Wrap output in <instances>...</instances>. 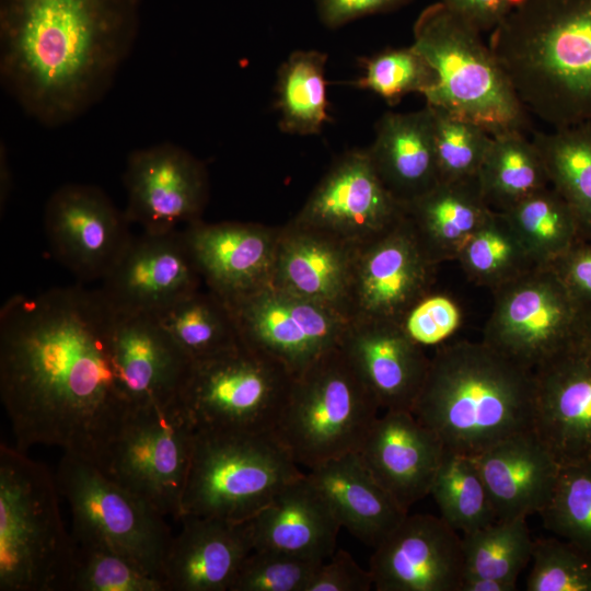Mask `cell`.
<instances>
[{"label":"cell","instance_id":"6da1fadb","mask_svg":"<svg viewBox=\"0 0 591 591\" xmlns=\"http://www.w3.org/2000/svg\"><path fill=\"white\" fill-rule=\"evenodd\" d=\"M115 312L100 289L13 296L0 311V397L15 447H58L96 465L130 404L111 350Z\"/></svg>","mask_w":591,"mask_h":591},{"label":"cell","instance_id":"7a4b0ae2","mask_svg":"<svg viewBox=\"0 0 591 591\" xmlns=\"http://www.w3.org/2000/svg\"><path fill=\"white\" fill-rule=\"evenodd\" d=\"M139 9V0H0L2 85L44 126L74 120L111 89Z\"/></svg>","mask_w":591,"mask_h":591},{"label":"cell","instance_id":"3957f363","mask_svg":"<svg viewBox=\"0 0 591 591\" xmlns=\"http://www.w3.org/2000/svg\"><path fill=\"white\" fill-rule=\"evenodd\" d=\"M534 372L483 340L441 345L413 407L447 451L475 456L533 429Z\"/></svg>","mask_w":591,"mask_h":591},{"label":"cell","instance_id":"277c9868","mask_svg":"<svg viewBox=\"0 0 591 591\" xmlns=\"http://www.w3.org/2000/svg\"><path fill=\"white\" fill-rule=\"evenodd\" d=\"M489 47L529 114L554 128L591 121V0H524Z\"/></svg>","mask_w":591,"mask_h":591},{"label":"cell","instance_id":"5b68a950","mask_svg":"<svg viewBox=\"0 0 591 591\" xmlns=\"http://www.w3.org/2000/svg\"><path fill=\"white\" fill-rule=\"evenodd\" d=\"M0 445V590L69 591L76 542L49 468Z\"/></svg>","mask_w":591,"mask_h":591},{"label":"cell","instance_id":"8992f818","mask_svg":"<svg viewBox=\"0 0 591 591\" xmlns=\"http://www.w3.org/2000/svg\"><path fill=\"white\" fill-rule=\"evenodd\" d=\"M480 33L440 2L420 12L412 46L436 74L424 95L426 104L474 121L493 136L525 131L529 113Z\"/></svg>","mask_w":591,"mask_h":591},{"label":"cell","instance_id":"52a82bcc","mask_svg":"<svg viewBox=\"0 0 591 591\" xmlns=\"http://www.w3.org/2000/svg\"><path fill=\"white\" fill-rule=\"evenodd\" d=\"M380 406L339 346L294 374L274 433L312 468L358 452Z\"/></svg>","mask_w":591,"mask_h":591},{"label":"cell","instance_id":"ba28073f","mask_svg":"<svg viewBox=\"0 0 591 591\" xmlns=\"http://www.w3.org/2000/svg\"><path fill=\"white\" fill-rule=\"evenodd\" d=\"M302 474L274 432L196 431L181 517L247 521Z\"/></svg>","mask_w":591,"mask_h":591},{"label":"cell","instance_id":"9c48e42d","mask_svg":"<svg viewBox=\"0 0 591 591\" xmlns=\"http://www.w3.org/2000/svg\"><path fill=\"white\" fill-rule=\"evenodd\" d=\"M195 436L178 399L130 406L94 466L164 517L178 520Z\"/></svg>","mask_w":591,"mask_h":591},{"label":"cell","instance_id":"30bf717a","mask_svg":"<svg viewBox=\"0 0 591 591\" xmlns=\"http://www.w3.org/2000/svg\"><path fill=\"white\" fill-rule=\"evenodd\" d=\"M55 478L70 507L76 543L112 548L163 580L173 534L162 513L93 464L68 453L62 454Z\"/></svg>","mask_w":591,"mask_h":591},{"label":"cell","instance_id":"8fae6325","mask_svg":"<svg viewBox=\"0 0 591 591\" xmlns=\"http://www.w3.org/2000/svg\"><path fill=\"white\" fill-rule=\"evenodd\" d=\"M292 376L241 344L193 361L178 401L196 431L274 432Z\"/></svg>","mask_w":591,"mask_h":591},{"label":"cell","instance_id":"7c38bea8","mask_svg":"<svg viewBox=\"0 0 591 591\" xmlns=\"http://www.w3.org/2000/svg\"><path fill=\"white\" fill-rule=\"evenodd\" d=\"M583 310L549 267L494 291L483 341L533 372L580 345Z\"/></svg>","mask_w":591,"mask_h":591},{"label":"cell","instance_id":"4fadbf2b","mask_svg":"<svg viewBox=\"0 0 591 591\" xmlns=\"http://www.w3.org/2000/svg\"><path fill=\"white\" fill-rule=\"evenodd\" d=\"M224 300L241 344L279 362L292 375L337 348L349 321L335 308L271 283Z\"/></svg>","mask_w":591,"mask_h":591},{"label":"cell","instance_id":"5bb4252c","mask_svg":"<svg viewBox=\"0 0 591 591\" xmlns=\"http://www.w3.org/2000/svg\"><path fill=\"white\" fill-rule=\"evenodd\" d=\"M404 217V207L381 182L367 149H354L331 165L290 221L359 246Z\"/></svg>","mask_w":591,"mask_h":591},{"label":"cell","instance_id":"9a60e30c","mask_svg":"<svg viewBox=\"0 0 591 591\" xmlns=\"http://www.w3.org/2000/svg\"><path fill=\"white\" fill-rule=\"evenodd\" d=\"M129 223L125 211L94 185L65 184L45 206L51 253L82 281L104 279L132 239Z\"/></svg>","mask_w":591,"mask_h":591},{"label":"cell","instance_id":"2e32d148","mask_svg":"<svg viewBox=\"0 0 591 591\" xmlns=\"http://www.w3.org/2000/svg\"><path fill=\"white\" fill-rule=\"evenodd\" d=\"M436 265L406 216L393 229L356 247L346 315L401 321L431 291Z\"/></svg>","mask_w":591,"mask_h":591},{"label":"cell","instance_id":"e0dca14e","mask_svg":"<svg viewBox=\"0 0 591 591\" xmlns=\"http://www.w3.org/2000/svg\"><path fill=\"white\" fill-rule=\"evenodd\" d=\"M124 184L125 213L147 232L172 231L199 220L209 198L205 164L172 142L131 151Z\"/></svg>","mask_w":591,"mask_h":591},{"label":"cell","instance_id":"ac0fdd59","mask_svg":"<svg viewBox=\"0 0 591 591\" xmlns=\"http://www.w3.org/2000/svg\"><path fill=\"white\" fill-rule=\"evenodd\" d=\"M369 569L376 591H460L462 536L441 517L407 514L374 547Z\"/></svg>","mask_w":591,"mask_h":591},{"label":"cell","instance_id":"d6986e66","mask_svg":"<svg viewBox=\"0 0 591 591\" xmlns=\"http://www.w3.org/2000/svg\"><path fill=\"white\" fill-rule=\"evenodd\" d=\"M201 280L182 231H143L100 290L115 313H157L200 289Z\"/></svg>","mask_w":591,"mask_h":591},{"label":"cell","instance_id":"ffe728a7","mask_svg":"<svg viewBox=\"0 0 591 591\" xmlns=\"http://www.w3.org/2000/svg\"><path fill=\"white\" fill-rule=\"evenodd\" d=\"M339 348L384 410H413L430 358L399 321L352 318Z\"/></svg>","mask_w":591,"mask_h":591},{"label":"cell","instance_id":"44dd1931","mask_svg":"<svg viewBox=\"0 0 591 591\" xmlns=\"http://www.w3.org/2000/svg\"><path fill=\"white\" fill-rule=\"evenodd\" d=\"M279 228L199 219L182 232L208 289L227 299L271 283Z\"/></svg>","mask_w":591,"mask_h":591},{"label":"cell","instance_id":"7402d4cb","mask_svg":"<svg viewBox=\"0 0 591 591\" xmlns=\"http://www.w3.org/2000/svg\"><path fill=\"white\" fill-rule=\"evenodd\" d=\"M111 350L131 406L177 401L193 360L153 313H115Z\"/></svg>","mask_w":591,"mask_h":591},{"label":"cell","instance_id":"603a6c76","mask_svg":"<svg viewBox=\"0 0 591 591\" xmlns=\"http://www.w3.org/2000/svg\"><path fill=\"white\" fill-rule=\"evenodd\" d=\"M533 430L560 465L591 456V352L581 345L534 371Z\"/></svg>","mask_w":591,"mask_h":591},{"label":"cell","instance_id":"cb8c5ba5","mask_svg":"<svg viewBox=\"0 0 591 591\" xmlns=\"http://www.w3.org/2000/svg\"><path fill=\"white\" fill-rule=\"evenodd\" d=\"M445 449L409 410H385L372 424L358 454L397 503L410 506L430 495Z\"/></svg>","mask_w":591,"mask_h":591},{"label":"cell","instance_id":"d4e9b609","mask_svg":"<svg viewBox=\"0 0 591 591\" xmlns=\"http://www.w3.org/2000/svg\"><path fill=\"white\" fill-rule=\"evenodd\" d=\"M163 563L166 591H230L253 551L245 522L183 515Z\"/></svg>","mask_w":591,"mask_h":591},{"label":"cell","instance_id":"484cf974","mask_svg":"<svg viewBox=\"0 0 591 591\" xmlns=\"http://www.w3.org/2000/svg\"><path fill=\"white\" fill-rule=\"evenodd\" d=\"M253 549L325 560L336 551L341 525L306 473L286 484L244 521Z\"/></svg>","mask_w":591,"mask_h":591},{"label":"cell","instance_id":"4316f807","mask_svg":"<svg viewBox=\"0 0 591 591\" xmlns=\"http://www.w3.org/2000/svg\"><path fill=\"white\" fill-rule=\"evenodd\" d=\"M472 457L497 520L540 513L552 496L560 468L533 429L512 434Z\"/></svg>","mask_w":591,"mask_h":591},{"label":"cell","instance_id":"83f0119b","mask_svg":"<svg viewBox=\"0 0 591 591\" xmlns=\"http://www.w3.org/2000/svg\"><path fill=\"white\" fill-rule=\"evenodd\" d=\"M356 247L289 221L279 228L271 285L346 315Z\"/></svg>","mask_w":591,"mask_h":591},{"label":"cell","instance_id":"f1b7e54d","mask_svg":"<svg viewBox=\"0 0 591 591\" xmlns=\"http://www.w3.org/2000/svg\"><path fill=\"white\" fill-rule=\"evenodd\" d=\"M367 152L381 182L403 207L440 182L428 105L410 113H385Z\"/></svg>","mask_w":591,"mask_h":591},{"label":"cell","instance_id":"f546056e","mask_svg":"<svg viewBox=\"0 0 591 591\" xmlns=\"http://www.w3.org/2000/svg\"><path fill=\"white\" fill-rule=\"evenodd\" d=\"M306 475L341 528L370 547H376L408 514L372 476L358 452L317 464Z\"/></svg>","mask_w":591,"mask_h":591},{"label":"cell","instance_id":"4dcf8cb0","mask_svg":"<svg viewBox=\"0 0 591 591\" xmlns=\"http://www.w3.org/2000/svg\"><path fill=\"white\" fill-rule=\"evenodd\" d=\"M404 209L419 243L436 265L456 260L493 211L477 177L439 182Z\"/></svg>","mask_w":591,"mask_h":591},{"label":"cell","instance_id":"1f68e13d","mask_svg":"<svg viewBox=\"0 0 591 591\" xmlns=\"http://www.w3.org/2000/svg\"><path fill=\"white\" fill-rule=\"evenodd\" d=\"M477 179L487 205L499 212L549 186L538 149L521 130L493 136Z\"/></svg>","mask_w":591,"mask_h":591},{"label":"cell","instance_id":"d6a6232c","mask_svg":"<svg viewBox=\"0 0 591 591\" xmlns=\"http://www.w3.org/2000/svg\"><path fill=\"white\" fill-rule=\"evenodd\" d=\"M549 186L573 212L582 237H591V121L534 131Z\"/></svg>","mask_w":591,"mask_h":591},{"label":"cell","instance_id":"836d02e7","mask_svg":"<svg viewBox=\"0 0 591 591\" xmlns=\"http://www.w3.org/2000/svg\"><path fill=\"white\" fill-rule=\"evenodd\" d=\"M323 51L296 50L280 65L276 81L279 128L289 135L311 136L329 123Z\"/></svg>","mask_w":591,"mask_h":591},{"label":"cell","instance_id":"e575fe53","mask_svg":"<svg viewBox=\"0 0 591 591\" xmlns=\"http://www.w3.org/2000/svg\"><path fill=\"white\" fill-rule=\"evenodd\" d=\"M153 314L193 361L241 345L227 301L210 289H198Z\"/></svg>","mask_w":591,"mask_h":591},{"label":"cell","instance_id":"d590c367","mask_svg":"<svg viewBox=\"0 0 591 591\" xmlns=\"http://www.w3.org/2000/svg\"><path fill=\"white\" fill-rule=\"evenodd\" d=\"M456 260L470 281L493 292L537 268L505 213L494 210Z\"/></svg>","mask_w":591,"mask_h":591},{"label":"cell","instance_id":"8d00e7d4","mask_svg":"<svg viewBox=\"0 0 591 591\" xmlns=\"http://www.w3.org/2000/svg\"><path fill=\"white\" fill-rule=\"evenodd\" d=\"M502 213L537 267H548L582 237L573 212L552 186L535 192Z\"/></svg>","mask_w":591,"mask_h":591},{"label":"cell","instance_id":"74e56055","mask_svg":"<svg viewBox=\"0 0 591 591\" xmlns=\"http://www.w3.org/2000/svg\"><path fill=\"white\" fill-rule=\"evenodd\" d=\"M430 495L439 508L440 517L462 535L497 520L487 488L472 456L445 450Z\"/></svg>","mask_w":591,"mask_h":591},{"label":"cell","instance_id":"f35d334b","mask_svg":"<svg viewBox=\"0 0 591 591\" xmlns=\"http://www.w3.org/2000/svg\"><path fill=\"white\" fill-rule=\"evenodd\" d=\"M532 547L526 518L496 520L462 535L464 576L517 582L531 560Z\"/></svg>","mask_w":591,"mask_h":591},{"label":"cell","instance_id":"ab89813d","mask_svg":"<svg viewBox=\"0 0 591 591\" xmlns=\"http://www.w3.org/2000/svg\"><path fill=\"white\" fill-rule=\"evenodd\" d=\"M544 526L591 552V460L560 465L552 496L538 513Z\"/></svg>","mask_w":591,"mask_h":591},{"label":"cell","instance_id":"60d3db41","mask_svg":"<svg viewBox=\"0 0 591 591\" xmlns=\"http://www.w3.org/2000/svg\"><path fill=\"white\" fill-rule=\"evenodd\" d=\"M428 106L432 113L440 182L477 177L493 135L474 121L442 108Z\"/></svg>","mask_w":591,"mask_h":591},{"label":"cell","instance_id":"b9f144b4","mask_svg":"<svg viewBox=\"0 0 591 591\" xmlns=\"http://www.w3.org/2000/svg\"><path fill=\"white\" fill-rule=\"evenodd\" d=\"M69 591H166L164 581L125 555L76 543Z\"/></svg>","mask_w":591,"mask_h":591},{"label":"cell","instance_id":"7bdbcfd3","mask_svg":"<svg viewBox=\"0 0 591 591\" xmlns=\"http://www.w3.org/2000/svg\"><path fill=\"white\" fill-rule=\"evenodd\" d=\"M363 74L355 82L393 106L410 93L425 95L436 83V74L428 61L410 45L387 48L361 58Z\"/></svg>","mask_w":591,"mask_h":591},{"label":"cell","instance_id":"ee69618b","mask_svg":"<svg viewBox=\"0 0 591 591\" xmlns=\"http://www.w3.org/2000/svg\"><path fill=\"white\" fill-rule=\"evenodd\" d=\"M528 591H591V552L565 538L533 540Z\"/></svg>","mask_w":591,"mask_h":591},{"label":"cell","instance_id":"f6af8a7d","mask_svg":"<svg viewBox=\"0 0 591 591\" xmlns=\"http://www.w3.org/2000/svg\"><path fill=\"white\" fill-rule=\"evenodd\" d=\"M323 561L253 549L243 561L230 591H305Z\"/></svg>","mask_w":591,"mask_h":591},{"label":"cell","instance_id":"bcb514c9","mask_svg":"<svg viewBox=\"0 0 591 591\" xmlns=\"http://www.w3.org/2000/svg\"><path fill=\"white\" fill-rule=\"evenodd\" d=\"M399 323L421 347L439 345L457 331L462 311L450 296L430 291L405 313Z\"/></svg>","mask_w":591,"mask_h":591},{"label":"cell","instance_id":"7dc6e473","mask_svg":"<svg viewBox=\"0 0 591 591\" xmlns=\"http://www.w3.org/2000/svg\"><path fill=\"white\" fill-rule=\"evenodd\" d=\"M372 588L370 569L362 568L340 548L317 567L305 591H369Z\"/></svg>","mask_w":591,"mask_h":591},{"label":"cell","instance_id":"c3c4849f","mask_svg":"<svg viewBox=\"0 0 591 591\" xmlns=\"http://www.w3.org/2000/svg\"><path fill=\"white\" fill-rule=\"evenodd\" d=\"M583 311L591 309V237H580L548 266Z\"/></svg>","mask_w":591,"mask_h":591},{"label":"cell","instance_id":"681fc988","mask_svg":"<svg viewBox=\"0 0 591 591\" xmlns=\"http://www.w3.org/2000/svg\"><path fill=\"white\" fill-rule=\"evenodd\" d=\"M412 0H315L318 19L328 28L396 10Z\"/></svg>","mask_w":591,"mask_h":591},{"label":"cell","instance_id":"f907efd6","mask_svg":"<svg viewBox=\"0 0 591 591\" xmlns=\"http://www.w3.org/2000/svg\"><path fill=\"white\" fill-rule=\"evenodd\" d=\"M524 0H437L479 32L494 30Z\"/></svg>","mask_w":591,"mask_h":591},{"label":"cell","instance_id":"816d5d0a","mask_svg":"<svg viewBox=\"0 0 591 591\" xmlns=\"http://www.w3.org/2000/svg\"><path fill=\"white\" fill-rule=\"evenodd\" d=\"M517 582L465 575L460 591H514Z\"/></svg>","mask_w":591,"mask_h":591},{"label":"cell","instance_id":"f5cc1de1","mask_svg":"<svg viewBox=\"0 0 591 591\" xmlns=\"http://www.w3.org/2000/svg\"><path fill=\"white\" fill-rule=\"evenodd\" d=\"M12 188V173L8 160V152L5 146L1 143L0 147V208L1 216L7 207L10 193Z\"/></svg>","mask_w":591,"mask_h":591},{"label":"cell","instance_id":"db71d44e","mask_svg":"<svg viewBox=\"0 0 591 591\" xmlns=\"http://www.w3.org/2000/svg\"><path fill=\"white\" fill-rule=\"evenodd\" d=\"M580 345L591 352V309L583 311Z\"/></svg>","mask_w":591,"mask_h":591},{"label":"cell","instance_id":"11a10c76","mask_svg":"<svg viewBox=\"0 0 591 591\" xmlns=\"http://www.w3.org/2000/svg\"><path fill=\"white\" fill-rule=\"evenodd\" d=\"M590 460H591V456H590Z\"/></svg>","mask_w":591,"mask_h":591}]
</instances>
